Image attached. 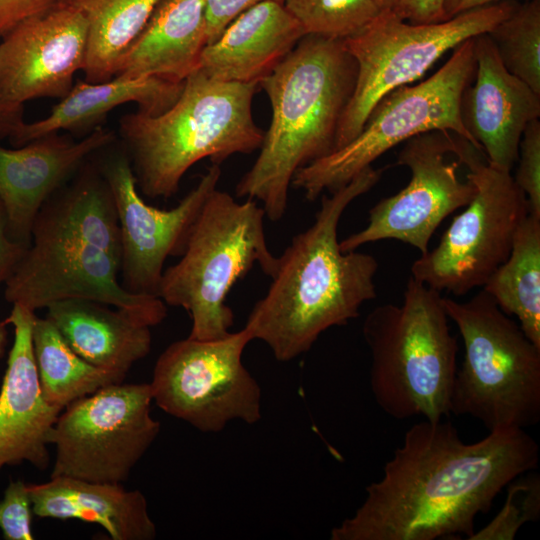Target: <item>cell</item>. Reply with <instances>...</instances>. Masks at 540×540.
Returning a JSON list of instances; mask_svg holds the SVG:
<instances>
[{
    "label": "cell",
    "mask_w": 540,
    "mask_h": 540,
    "mask_svg": "<svg viewBox=\"0 0 540 540\" xmlns=\"http://www.w3.org/2000/svg\"><path fill=\"white\" fill-rule=\"evenodd\" d=\"M539 445L522 428L490 431L465 443L450 421L411 426L403 442L370 483L351 517L330 532L331 540H435L475 532L514 478L536 470Z\"/></svg>",
    "instance_id": "obj_1"
},
{
    "label": "cell",
    "mask_w": 540,
    "mask_h": 540,
    "mask_svg": "<svg viewBox=\"0 0 540 540\" xmlns=\"http://www.w3.org/2000/svg\"><path fill=\"white\" fill-rule=\"evenodd\" d=\"M385 169L369 166L330 196L322 195L313 224L277 257L269 288L244 326L276 360L288 362L308 352L324 331L347 325L365 302L377 297L376 258L343 252L338 226L347 207L371 190Z\"/></svg>",
    "instance_id": "obj_2"
},
{
    "label": "cell",
    "mask_w": 540,
    "mask_h": 540,
    "mask_svg": "<svg viewBox=\"0 0 540 540\" xmlns=\"http://www.w3.org/2000/svg\"><path fill=\"white\" fill-rule=\"evenodd\" d=\"M357 65L343 40L307 34L259 81L271 105V121L259 154L236 185L237 197L262 203L277 222L300 168L335 149L342 114L352 96Z\"/></svg>",
    "instance_id": "obj_3"
},
{
    "label": "cell",
    "mask_w": 540,
    "mask_h": 540,
    "mask_svg": "<svg viewBox=\"0 0 540 540\" xmlns=\"http://www.w3.org/2000/svg\"><path fill=\"white\" fill-rule=\"evenodd\" d=\"M258 89V82L220 81L197 69L164 112L123 115L119 132L138 190L151 199H168L198 161L209 158L220 165L259 149L264 132L252 115Z\"/></svg>",
    "instance_id": "obj_4"
},
{
    "label": "cell",
    "mask_w": 540,
    "mask_h": 540,
    "mask_svg": "<svg viewBox=\"0 0 540 540\" xmlns=\"http://www.w3.org/2000/svg\"><path fill=\"white\" fill-rule=\"evenodd\" d=\"M448 321L440 292L412 276L400 305H379L366 316L370 387L388 416L438 421L451 414L459 347Z\"/></svg>",
    "instance_id": "obj_5"
},
{
    "label": "cell",
    "mask_w": 540,
    "mask_h": 540,
    "mask_svg": "<svg viewBox=\"0 0 540 540\" xmlns=\"http://www.w3.org/2000/svg\"><path fill=\"white\" fill-rule=\"evenodd\" d=\"M265 216L253 199L240 203L217 188L207 197L180 260L164 269L158 292L166 305L188 312V337L227 336L234 314L226 297L234 284L255 264L270 278L274 275L277 257L266 241Z\"/></svg>",
    "instance_id": "obj_6"
},
{
    "label": "cell",
    "mask_w": 540,
    "mask_h": 540,
    "mask_svg": "<svg viewBox=\"0 0 540 540\" xmlns=\"http://www.w3.org/2000/svg\"><path fill=\"white\" fill-rule=\"evenodd\" d=\"M443 305L464 344L450 412L479 420L489 432L537 425L540 348L483 289L465 302L443 297Z\"/></svg>",
    "instance_id": "obj_7"
},
{
    "label": "cell",
    "mask_w": 540,
    "mask_h": 540,
    "mask_svg": "<svg viewBox=\"0 0 540 540\" xmlns=\"http://www.w3.org/2000/svg\"><path fill=\"white\" fill-rule=\"evenodd\" d=\"M475 71L472 37L456 46L448 61L425 81L384 95L351 142L297 170L291 186L314 201L324 191L331 193L349 183L394 146L432 130L455 133L481 151L463 126L460 113L462 94Z\"/></svg>",
    "instance_id": "obj_8"
},
{
    "label": "cell",
    "mask_w": 540,
    "mask_h": 540,
    "mask_svg": "<svg viewBox=\"0 0 540 540\" xmlns=\"http://www.w3.org/2000/svg\"><path fill=\"white\" fill-rule=\"evenodd\" d=\"M516 5L503 0L429 24H411L391 9L382 10L362 31L343 40L356 62L357 76L339 122L334 150L361 132L371 110L384 95L419 79L463 41L490 32Z\"/></svg>",
    "instance_id": "obj_9"
},
{
    "label": "cell",
    "mask_w": 540,
    "mask_h": 540,
    "mask_svg": "<svg viewBox=\"0 0 540 540\" xmlns=\"http://www.w3.org/2000/svg\"><path fill=\"white\" fill-rule=\"evenodd\" d=\"M479 152L458 137L454 155L468 168L466 178L476 194L454 217L438 245L411 266L413 278L455 296L483 287L508 257L515 233L529 213L526 196L511 172L484 162Z\"/></svg>",
    "instance_id": "obj_10"
},
{
    "label": "cell",
    "mask_w": 540,
    "mask_h": 540,
    "mask_svg": "<svg viewBox=\"0 0 540 540\" xmlns=\"http://www.w3.org/2000/svg\"><path fill=\"white\" fill-rule=\"evenodd\" d=\"M250 341L243 327L219 339L171 343L154 366L153 401L204 433L220 432L233 420L258 422L261 388L242 362Z\"/></svg>",
    "instance_id": "obj_11"
},
{
    "label": "cell",
    "mask_w": 540,
    "mask_h": 540,
    "mask_svg": "<svg viewBox=\"0 0 540 540\" xmlns=\"http://www.w3.org/2000/svg\"><path fill=\"white\" fill-rule=\"evenodd\" d=\"M149 383H113L82 397L59 414L51 444L50 477L126 481L160 432L151 415Z\"/></svg>",
    "instance_id": "obj_12"
},
{
    "label": "cell",
    "mask_w": 540,
    "mask_h": 540,
    "mask_svg": "<svg viewBox=\"0 0 540 540\" xmlns=\"http://www.w3.org/2000/svg\"><path fill=\"white\" fill-rule=\"evenodd\" d=\"M121 249L75 234L35 236L4 283V298L36 311L65 299H87L121 309L153 327L167 316L158 296L126 291L118 279Z\"/></svg>",
    "instance_id": "obj_13"
},
{
    "label": "cell",
    "mask_w": 540,
    "mask_h": 540,
    "mask_svg": "<svg viewBox=\"0 0 540 540\" xmlns=\"http://www.w3.org/2000/svg\"><path fill=\"white\" fill-rule=\"evenodd\" d=\"M457 139L452 132L432 130L405 141L396 164L410 170L409 183L376 203L369 210L367 226L341 240V250L354 251L367 243L394 239L425 254L442 221L476 194L470 180L459 178L460 161L446 159L454 154Z\"/></svg>",
    "instance_id": "obj_14"
},
{
    "label": "cell",
    "mask_w": 540,
    "mask_h": 540,
    "mask_svg": "<svg viewBox=\"0 0 540 540\" xmlns=\"http://www.w3.org/2000/svg\"><path fill=\"white\" fill-rule=\"evenodd\" d=\"M115 143V142H114ZM96 161L111 190L120 228V283L137 295L158 296L169 256H181L193 224L222 171L212 164L182 200L171 209L147 204L140 196L128 155L111 149Z\"/></svg>",
    "instance_id": "obj_15"
},
{
    "label": "cell",
    "mask_w": 540,
    "mask_h": 540,
    "mask_svg": "<svg viewBox=\"0 0 540 540\" xmlns=\"http://www.w3.org/2000/svg\"><path fill=\"white\" fill-rule=\"evenodd\" d=\"M87 44V20L69 1L23 20L0 42V100L62 99L85 68Z\"/></svg>",
    "instance_id": "obj_16"
},
{
    "label": "cell",
    "mask_w": 540,
    "mask_h": 540,
    "mask_svg": "<svg viewBox=\"0 0 540 540\" xmlns=\"http://www.w3.org/2000/svg\"><path fill=\"white\" fill-rule=\"evenodd\" d=\"M476 71L460 103L463 126L487 162L511 172L523 132L540 116V95L503 65L487 33L474 37Z\"/></svg>",
    "instance_id": "obj_17"
},
{
    "label": "cell",
    "mask_w": 540,
    "mask_h": 540,
    "mask_svg": "<svg viewBox=\"0 0 540 540\" xmlns=\"http://www.w3.org/2000/svg\"><path fill=\"white\" fill-rule=\"evenodd\" d=\"M115 140L113 131L98 126L79 141L55 132L11 149L0 145V199L10 238L28 248L34 220L45 201Z\"/></svg>",
    "instance_id": "obj_18"
},
{
    "label": "cell",
    "mask_w": 540,
    "mask_h": 540,
    "mask_svg": "<svg viewBox=\"0 0 540 540\" xmlns=\"http://www.w3.org/2000/svg\"><path fill=\"white\" fill-rule=\"evenodd\" d=\"M35 312L13 304L6 318L14 337L0 389V472L28 462L44 470L48 446L61 409L43 397L33 352Z\"/></svg>",
    "instance_id": "obj_19"
},
{
    "label": "cell",
    "mask_w": 540,
    "mask_h": 540,
    "mask_svg": "<svg viewBox=\"0 0 540 540\" xmlns=\"http://www.w3.org/2000/svg\"><path fill=\"white\" fill-rule=\"evenodd\" d=\"M305 35L283 3L263 1L236 16L204 47L198 69L220 81L259 83Z\"/></svg>",
    "instance_id": "obj_20"
},
{
    "label": "cell",
    "mask_w": 540,
    "mask_h": 540,
    "mask_svg": "<svg viewBox=\"0 0 540 540\" xmlns=\"http://www.w3.org/2000/svg\"><path fill=\"white\" fill-rule=\"evenodd\" d=\"M27 486L33 514L39 518L94 523L112 540H152L157 535L144 494L126 490L121 483L56 476Z\"/></svg>",
    "instance_id": "obj_21"
},
{
    "label": "cell",
    "mask_w": 540,
    "mask_h": 540,
    "mask_svg": "<svg viewBox=\"0 0 540 540\" xmlns=\"http://www.w3.org/2000/svg\"><path fill=\"white\" fill-rule=\"evenodd\" d=\"M207 45L205 0H161L120 58L114 77L184 80Z\"/></svg>",
    "instance_id": "obj_22"
},
{
    "label": "cell",
    "mask_w": 540,
    "mask_h": 540,
    "mask_svg": "<svg viewBox=\"0 0 540 540\" xmlns=\"http://www.w3.org/2000/svg\"><path fill=\"white\" fill-rule=\"evenodd\" d=\"M87 299L49 304L46 317L68 345L89 363L126 375L152 345L149 326L125 311Z\"/></svg>",
    "instance_id": "obj_23"
},
{
    "label": "cell",
    "mask_w": 540,
    "mask_h": 540,
    "mask_svg": "<svg viewBox=\"0 0 540 540\" xmlns=\"http://www.w3.org/2000/svg\"><path fill=\"white\" fill-rule=\"evenodd\" d=\"M182 87L183 82L159 77H114L99 83L77 81L47 117L24 122L9 139L14 147H19L59 130L91 128L114 108L128 102L136 103L139 112L158 115L174 104Z\"/></svg>",
    "instance_id": "obj_24"
},
{
    "label": "cell",
    "mask_w": 540,
    "mask_h": 540,
    "mask_svg": "<svg viewBox=\"0 0 540 540\" xmlns=\"http://www.w3.org/2000/svg\"><path fill=\"white\" fill-rule=\"evenodd\" d=\"M482 289L507 315H514L527 338L540 348V218L528 213L506 260Z\"/></svg>",
    "instance_id": "obj_25"
},
{
    "label": "cell",
    "mask_w": 540,
    "mask_h": 540,
    "mask_svg": "<svg viewBox=\"0 0 540 540\" xmlns=\"http://www.w3.org/2000/svg\"><path fill=\"white\" fill-rule=\"evenodd\" d=\"M32 343L44 399L61 410L126 375L99 368L79 356L47 317L35 316Z\"/></svg>",
    "instance_id": "obj_26"
},
{
    "label": "cell",
    "mask_w": 540,
    "mask_h": 540,
    "mask_svg": "<svg viewBox=\"0 0 540 540\" xmlns=\"http://www.w3.org/2000/svg\"><path fill=\"white\" fill-rule=\"evenodd\" d=\"M88 23L85 81L115 76L118 62L161 0H68Z\"/></svg>",
    "instance_id": "obj_27"
},
{
    "label": "cell",
    "mask_w": 540,
    "mask_h": 540,
    "mask_svg": "<svg viewBox=\"0 0 540 540\" xmlns=\"http://www.w3.org/2000/svg\"><path fill=\"white\" fill-rule=\"evenodd\" d=\"M487 34L504 67L540 95V0L517 4Z\"/></svg>",
    "instance_id": "obj_28"
},
{
    "label": "cell",
    "mask_w": 540,
    "mask_h": 540,
    "mask_svg": "<svg viewBox=\"0 0 540 540\" xmlns=\"http://www.w3.org/2000/svg\"><path fill=\"white\" fill-rule=\"evenodd\" d=\"M305 34L345 40L369 25L381 12L374 0H284Z\"/></svg>",
    "instance_id": "obj_29"
},
{
    "label": "cell",
    "mask_w": 540,
    "mask_h": 540,
    "mask_svg": "<svg viewBox=\"0 0 540 540\" xmlns=\"http://www.w3.org/2000/svg\"><path fill=\"white\" fill-rule=\"evenodd\" d=\"M504 505L495 517L468 540H513L520 528L540 518V475L526 472L507 484Z\"/></svg>",
    "instance_id": "obj_30"
},
{
    "label": "cell",
    "mask_w": 540,
    "mask_h": 540,
    "mask_svg": "<svg viewBox=\"0 0 540 540\" xmlns=\"http://www.w3.org/2000/svg\"><path fill=\"white\" fill-rule=\"evenodd\" d=\"M518 168L513 177L524 192L529 213L540 218V121L526 126L518 150Z\"/></svg>",
    "instance_id": "obj_31"
},
{
    "label": "cell",
    "mask_w": 540,
    "mask_h": 540,
    "mask_svg": "<svg viewBox=\"0 0 540 540\" xmlns=\"http://www.w3.org/2000/svg\"><path fill=\"white\" fill-rule=\"evenodd\" d=\"M28 483L10 481L0 500V530L5 540H33L32 501Z\"/></svg>",
    "instance_id": "obj_32"
},
{
    "label": "cell",
    "mask_w": 540,
    "mask_h": 540,
    "mask_svg": "<svg viewBox=\"0 0 540 540\" xmlns=\"http://www.w3.org/2000/svg\"><path fill=\"white\" fill-rule=\"evenodd\" d=\"M263 1L283 3L284 0H205L207 44L217 39L236 16Z\"/></svg>",
    "instance_id": "obj_33"
},
{
    "label": "cell",
    "mask_w": 540,
    "mask_h": 540,
    "mask_svg": "<svg viewBox=\"0 0 540 540\" xmlns=\"http://www.w3.org/2000/svg\"><path fill=\"white\" fill-rule=\"evenodd\" d=\"M57 0H0V38L23 20L40 14Z\"/></svg>",
    "instance_id": "obj_34"
},
{
    "label": "cell",
    "mask_w": 540,
    "mask_h": 540,
    "mask_svg": "<svg viewBox=\"0 0 540 540\" xmlns=\"http://www.w3.org/2000/svg\"><path fill=\"white\" fill-rule=\"evenodd\" d=\"M444 0H399L393 7L397 16L411 24L445 21Z\"/></svg>",
    "instance_id": "obj_35"
},
{
    "label": "cell",
    "mask_w": 540,
    "mask_h": 540,
    "mask_svg": "<svg viewBox=\"0 0 540 540\" xmlns=\"http://www.w3.org/2000/svg\"><path fill=\"white\" fill-rule=\"evenodd\" d=\"M26 249L10 238L7 214L0 199V286L4 285Z\"/></svg>",
    "instance_id": "obj_36"
},
{
    "label": "cell",
    "mask_w": 540,
    "mask_h": 540,
    "mask_svg": "<svg viewBox=\"0 0 540 540\" xmlns=\"http://www.w3.org/2000/svg\"><path fill=\"white\" fill-rule=\"evenodd\" d=\"M23 123V104L0 100V138L11 137Z\"/></svg>",
    "instance_id": "obj_37"
},
{
    "label": "cell",
    "mask_w": 540,
    "mask_h": 540,
    "mask_svg": "<svg viewBox=\"0 0 540 540\" xmlns=\"http://www.w3.org/2000/svg\"><path fill=\"white\" fill-rule=\"evenodd\" d=\"M500 1L503 0H444L443 8L445 20L451 19L461 13Z\"/></svg>",
    "instance_id": "obj_38"
},
{
    "label": "cell",
    "mask_w": 540,
    "mask_h": 540,
    "mask_svg": "<svg viewBox=\"0 0 540 540\" xmlns=\"http://www.w3.org/2000/svg\"><path fill=\"white\" fill-rule=\"evenodd\" d=\"M8 326L6 318L0 321V360L4 357L8 345Z\"/></svg>",
    "instance_id": "obj_39"
},
{
    "label": "cell",
    "mask_w": 540,
    "mask_h": 540,
    "mask_svg": "<svg viewBox=\"0 0 540 540\" xmlns=\"http://www.w3.org/2000/svg\"><path fill=\"white\" fill-rule=\"evenodd\" d=\"M380 10H390L397 4L399 0H374Z\"/></svg>",
    "instance_id": "obj_40"
},
{
    "label": "cell",
    "mask_w": 540,
    "mask_h": 540,
    "mask_svg": "<svg viewBox=\"0 0 540 540\" xmlns=\"http://www.w3.org/2000/svg\"><path fill=\"white\" fill-rule=\"evenodd\" d=\"M58 2H64V1H68V0H57Z\"/></svg>",
    "instance_id": "obj_41"
}]
</instances>
